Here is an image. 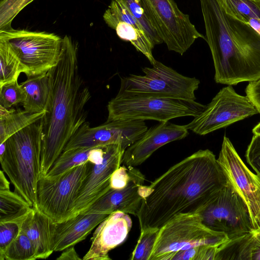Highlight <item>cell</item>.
Segmentation results:
<instances>
[{
  "mask_svg": "<svg viewBox=\"0 0 260 260\" xmlns=\"http://www.w3.org/2000/svg\"><path fill=\"white\" fill-rule=\"evenodd\" d=\"M228 180L212 151L193 153L148 186L136 215L140 230L160 229L178 214L200 213Z\"/></svg>",
  "mask_w": 260,
  "mask_h": 260,
  "instance_id": "1",
  "label": "cell"
},
{
  "mask_svg": "<svg viewBox=\"0 0 260 260\" xmlns=\"http://www.w3.org/2000/svg\"><path fill=\"white\" fill-rule=\"evenodd\" d=\"M48 74L49 97L41 118V177L47 174L70 139L86 122L85 106L91 98L79 72L78 45L70 37L62 38L59 59Z\"/></svg>",
  "mask_w": 260,
  "mask_h": 260,
  "instance_id": "2",
  "label": "cell"
},
{
  "mask_svg": "<svg viewBox=\"0 0 260 260\" xmlns=\"http://www.w3.org/2000/svg\"><path fill=\"white\" fill-rule=\"evenodd\" d=\"M199 1L215 81L235 85L259 80L260 34L229 12L223 0Z\"/></svg>",
  "mask_w": 260,
  "mask_h": 260,
  "instance_id": "3",
  "label": "cell"
},
{
  "mask_svg": "<svg viewBox=\"0 0 260 260\" xmlns=\"http://www.w3.org/2000/svg\"><path fill=\"white\" fill-rule=\"evenodd\" d=\"M5 142V151L0 156L2 170L9 178L14 191L35 207L37 185L41 176V119Z\"/></svg>",
  "mask_w": 260,
  "mask_h": 260,
  "instance_id": "4",
  "label": "cell"
},
{
  "mask_svg": "<svg viewBox=\"0 0 260 260\" xmlns=\"http://www.w3.org/2000/svg\"><path fill=\"white\" fill-rule=\"evenodd\" d=\"M152 67L142 69L144 75L121 78L117 98H157L195 101L200 81L183 76L156 60Z\"/></svg>",
  "mask_w": 260,
  "mask_h": 260,
  "instance_id": "5",
  "label": "cell"
},
{
  "mask_svg": "<svg viewBox=\"0 0 260 260\" xmlns=\"http://www.w3.org/2000/svg\"><path fill=\"white\" fill-rule=\"evenodd\" d=\"M229 240L224 234L206 227L197 214H180L162 225L149 260H169L174 253L200 245L219 246Z\"/></svg>",
  "mask_w": 260,
  "mask_h": 260,
  "instance_id": "6",
  "label": "cell"
},
{
  "mask_svg": "<svg viewBox=\"0 0 260 260\" xmlns=\"http://www.w3.org/2000/svg\"><path fill=\"white\" fill-rule=\"evenodd\" d=\"M92 165L88 161L57 175L41 177L35 208L52 222L71 218L77 193Z\"/></svg>",
  "mask_w": 260,
  "mask_h": 260,
  "instance_id": "7",
  "label": "cell"
},
{
  "mask_svg": "<svg viewBox=\"0 0 260 260\" xmlns=\"http://www.w3.org/2000/svg\"><path fill=\"white\" fill-rule=\"evenodd\" d=\"M198 214L206 227L229 240L254 231L248 206L229 178Z\"/></svg>",
  "mask_w": 260,
  "mask_h": 260,
  "instance_id": "8",
  "label": "cell"
},
{
  "mask_svg": "<svg viewBox=\"0 0 260 260\" xmlns=\"http://www.w3.org/2000/svg\"><path fill=\"white\" fill-rule=\"evenodd\" d=\"M206 105L195 101L157 98H117L107 105V120H154L168 121L173 118L198 115Z\"/></svg>",
  "mask_w": 260,
  "mask_h": 260,
  "instance_id": "9",
  "label": "cell"
},
{
  "mask_svg": "<svg viewBox=\"0 0 260 260\" xmlns=\"http://www.w3.org/2000/svg\"><path fill=\"white\" fill-rule=\"evenodd\" d=\"M20 60L27 77L47 73L57 63L62 38L53 33L13 28L0 30Z\"/></svg>",
  "mask_w": 260,
  "mask_h": 260,
  "instance_id": "10",
  "label": "cell"
},
{
  "mask_svg": "<svg viewBox=\"0 0 260 260\" xmlns=\"http://www.w3.org/2000/svg\"><path fill=\"white\" fill-rule=\"evenodd\" d=\"M159 37L170 51L183 55L199 38L205 40L174 0H140Z\"/></svg>",
  "mask_w": 260,
  "mask_h": 260,
  "instance_id": "11",
  "label": "cell"
},
{
  "mask_svg": "<svg viewBox=\"0 0 260 260\" xmlns=\"http://www.w3.org/2000/svg\"><path fill=\"white\" fill-rule=\"evenodd\" d=\"M257 113L258 111L247 95L238 94L229 85L221 89L186 126L188 130L203 136Z\"/></svg>",
  "mask_w": 260,
  "mask_h": 260,
  "instance_id": "12",
  "label": "cell"
},
{
  "mask_svg": "<svg viewBox=\"0 0 260 260\" xmlns=\"http://www.w3.org/2000/svg\"><path fill=\"white\" fill-rule=\"evenodd\" d=\"M147 129L143 120H112L95 127H91L86 121L73 135L63 151L111 144L120 145L126 149L138 140Z\"/></svg>",
  "mask_w": 260,
  "mask_h": 260,
  "instance_id": "13",
  "label": "cell"
},
{
  "mask_svg": "<svg viewBox=\"0 0 260 260\" xmlns=\"http://www.w3.org/2000/svg\"><path fill=\"white\" fill-rule=\"evenodd\" d=\"M217 159L246 203L254 231H260L259 178L249 170L225 136Z\"/></svg>",
  "mask_w": 260,
  "mask_h": 260,
  "instance_id": "14",
  "label": "cell"
},
{
  "mask_svg": "<svg viewBox=\"0 0 260 260\" xmlns=\"http://www.w3.org/2000/svg\"><path fill=\"white\" fill-rule=\"evenodd\" d=\"M125 150L119 144L105 146L103 162L92 164L81 184L71 217L87 211L111 189V176L120 167Z\"/></svg>",
  "mask_w": 260,
  "mask_h": 260,
  "instance_id": "15",
  "label": "cell"
},
{
  "mask_svg": "<svg viewBox=\"0 0 260 260\" xmlns=\"http://www.w3.org/2000/svg\"><path fill=\"white\" fill-rule=\"evenodd\" d=\"M103 19L109 27L116 31L120 39L129 42L152 65L156 61L152 54L154 46L123 0H111L104 13Z\"/></svg>",
  "mask_w": 260,
  "mask_h": 260,
  "instance_id": "16",
  "label": "cell"
},
{
  "mask_svg": "<svg viewBox=\"0 0 260 260\" xmlns=\"http://www.w3.org/2000/svg\"><path fill=\"white\" fill-rule=\"evenodd\" d=\"M188 134L186 125H178L169 121L160 122L148 128L138 140L125 149L122 163L126 167L139 166L160 147L184 139Z\"/></svg>",
  "mask_w": 260,
  "mask_h": 260,
  "instance_id": "17",
  "label": "cell"
},
{
  "mask_svg": "<svg viewBox=\"0 0 260 260\" xmlns=\"http://www.w3.org/2000/svg\"><path fill=\"white\" fill-rule=\"evenodd\" d=\"M132 226L128 214L117 211L109 214L98 226L91 244L83 260H109V252L122 244Z\"/></svg>",
  "mask_w": 260,
  "mask_h": 260,
  "instance_id": "18",
  "label": "cell"
},
{
  "mask_svg": "<svg viewBox=\"0 0 260 260\" xmlns=\"http://www.w3.org/2000/svg\"><path fill=\"white\" fill-rule=\"evenodd\" d=\"M127 168L130 179L127 185L122 189L111 188L103 197L92 205L86 212L109 215L119 211L137 215L143 199L140 189L144 183L145 176L135 167Z\"/></svg>",
  "mask_w": 260,
  "mask_h": 260,
  "instance_id": "19",
  "label": "cell"
},
{
  "mask_svg": "<svg viewBox=\"0 0 260 260\" xmlns=\"http://www.w3.org/2000/svg\"><path fill=\"white\" fill-rule=\"evenodd\" d=\"M109 215L84 212L59 222L51 223V246L61 251L84 240Z\"/></svg>",
  "mask_w": 260,
  "mask_h": 260,
  "instance_id": "20",
  "label": "cell"
},
{
  "mask_svg": "<svg viewBox=\"0 0 260 260\" xmlns=\"http://www.w3.org/2000/svg\"><path fill=\"white\" fill-rule=\"evenodd\" d=\"M50 219L32 207L21 224L23 232L33 244L37 259H46L54 251L51 246Z\"/></svg>",
  "mask_w": 260,
  "mask_h": 260,
  "instance_id": "21",
  "label": "cell"
},
{
  "mask_svg": "<svg viewBox=\"0 0 260 260\" xmlns=\"http://www.w3.org/2000/svg\"><path fill=\"white\" fill-rule=\"evenodd\" d=\"M21 86L25 94L22 103L24 110L32 113L46 112L50 93L48 72L27 77Z\"/></svg>",
  "mask_w": 260,
  "mask_h": 260,
  "instance_id": "22",
  "label": "cell"
},
{
  "mask_svg": "<svg viewBox=\"0 0 260 260\" xmlns=\"http://www.w3.org/2000/svg\"><path fill=\"white\" fill-rule=\"evenodd\" d=\"M45 112L32 113L21 109H7L0 106V143L13 135L38 121Z\"/></svg>",
  "mask_w": 260,
  "mask_h": 260,
  "instance_id": "23",
  "label": "cell"
},
{
  "mask_svg": "<svg viewBox=\"0 0 260 260\" xmlns=\"http://www.w3.org/2000/svg\"><path fill=\"white\" fill-rule=\"evenodd\" d=\"M32 208L25 200L14 191L0 190V221L25 216Z\"/></svg>",
  "mask_w": 260,
  "mask_h": 260,
  "instance_id": "24",
  "label": "cell"
},
{
  "mask_svg": "<svg viewBox=\"0 0 260 260\" xmlns=\"http://www.w3.org/2000/svg\"><path fill=\"white\" fill-rule=\"evenodd\" d=\"M225 9L260 34V8L254 0H223Z\"/></svg>",
  "mask_w": 260,
  "mask_h": 260,
  "instance_id": "25",
  "label": "cell"
},
{
  "mask_svg": "<svg viewBox=\"0 0 260 260\" xmlns=\"http://www.w3.org/2000/svg\"><path fill=\"white\" fill-rule=\"evenodd\" d=\"M23 69L8 43L0 38V86L18 80Z\"/></svg>",
  "mask_w": 260,
  "mask_h": 260,
  "instance_id": "26",
  "label": "cell"
},
{
  "mask_svg": "<svg viewBox=\"0 0 260 260\" xmlns=\"http://www.w3.org/2000/svg\"><path fill=\"white\" fill-rule=\"evenodd\" d=\"M91 149L76 148L63 151L44 176L57 175L89 161Z\"/></svg>",
  "mask_w": 260,
  "mask_h": 260,
  "instance_id": "27",
  "label": "cell"
},
{
  "mask_svg": "<svg viewBox=\"0 0 260 260\" xmlns=\"http://www.w3.org/2000/svg\"><path fill=\"white\" fill-rule=\"evenodd\" d=\"M35 248L26 235L20 230L18 236L0 256L1 260L37 259Z\"/></svg>",
  "mask_w": 260,
  "mask_h": 260,
  "instance_id": "28",
  "label": "cell"
},
{
  "mask_svg": "<svg viewBox=\"0 0 260 260\" xmlns=\"http://www.w3.org/2000/svg\"><path fill=\"white\" fill-rule=\"evenodd\" d=\"M159 229L148 228L140 230L137 243L129 258L131 260H149Z\"/></svg>",
  "mask_w": 260,
  "mask_h": 260,
  "instance_id": "29",
  "label": "cell"
},
{
  "mask_svg": "<svg viewBox=\"0 0 260 260\" xmlns=\"http://www.w3.org/2000/svg\"><path fill=\"white\" fill-rule=\"evenodd\" d=\"M133 15L142 25L153 45L163 43L154 28L140 0H123Z\"/></svg>",
  "mask_w": 260,
  "mask_h": 260,
  "instance_id": "30",
  "label": "cell"
},
{
  "mask_svg": "<svg viewBox=\"0 0 260 260\" xmlns=\"http://www.w3.org/2000/svg\"><path fill=\"white\" fill-rule=\"evenodd\" d=\"M34 0H2L0 2V30H9L14 18Z\"/></svg>",
  "mask_w": 260,
  "mask_h": 260,
  "instance_id": "31",
  "label": "cell"
},
{
  "mask_svg": "<svg viewBox=\"0 0 260 260\" xmlns=\"http://www.w3.org/2000/svg\"><path fill=\"white\" fill-rule=\"evenodd\" d=\"M218 246L200 245L173 254L169 260H215Z\"/></svg>",
  "mask_w": 260,
  "mask_h": 260,
  "instance_id": "32",
  "label": "cell"
},
{
  "mask_svg": "<svg viewBox=\"0 0 260 260\" xmlns=\"http://www.w3.org/2000/svg\"><path fill=\"white\" fill-rule=\"evenodd\" d=\"M28 214L24 216L0 221V256L19 235L21 224Z\"/></svg>",
  "mask_w": 260,
  "mask_h": 260,
  "instance_id": "33",
  "label": "cell"
},
{
  "mask_svg": "<svg viewBox=\"0 0 260 260\" xmlns=\"http://www.w3.org/2000/svg\"><path fill=\"white\" fill-rule=\"evenodd\" d=\"M25 98L24 92L18 83L14 80L0 86V106L7 109L21 103Z\"/></svg>",
  "mask_w": 260,
  "mask_h": 260,
  "instance_id": "34",
  "label": "cell"
},
{
  "mask_svg": "<svg viewBox=\"0 0 260 260\" xmlns=\"http://www.w3.org/2000/svg\"><path fill=\"white\" fill-rule=\"evenodd\" d=\"M245 157L260 179V135L254 134L246 151Z\"/></svg>",
  "mask_w": 260,
  "mask_h": 260,
  "instance_id": "35",
  "label": "cell"
},
{
  "mask_svg": "<svg viewBox=\"0 0 260 260\" xmlns=\"http://www.w3.org/2000/svg\"><path fill=\"white\" fill-rule=\"evenodd\" d=\"M130 179L128 168L123 165L116 169L111 177L110 186L112 189H119L125 187Z\"/></svg>",
  "mask_w": 260,
  "mask_h": 260,
  "instance_id": "36",
  "label": "cell"
},
{
  "mask_svg": "<svg viewBox=\"0 0 260 260\" xmlns=\"http://www.w3.org/2000/svg\"><path fill=\"white\" fill-rule=\"evenodd\" d=\"M245 92L260 113V79L255 81L249 82L246 87Z\"/></svg>",
  "mask_w": 260,
  "mask_h": 260,
  "instance_id": "37",
  "label": "cell"
},
{
  "mask_svg": "<svg viewBox=\"0 0 260 260\" xmlns=\"http://www.w3.org/2000/svg\"><path fill=\"white\" fill-rule=\"evenodd\" d=\"M105 146L91 148L88 156L89 161L93 164L102 163L104 158Z\"/></svg>",
  "mask_w": 260,
  "mask_h": 260,
  "instance_id": "38",
  "label": "cell"
},
{
  "mask_svg": "<svg viewBox=\"0 0 260 260\" xmlns=\"http://www.w3.org/2000/svg\"><path fill=\"white\" fill-rule=\"evenodd\" d=\"M251 260H260V231H254Z\"/></svg>",
  "mask_w": 260,
  "mask_h": 260,
  "instance_id": "39",
  "label": "cell"
},
{
  "mask_svg": "<svg viewBox=\"0 0 260 260\" xmlns=\"http://www.w3.org/2000/svg\"><path fill=\"white\" fill-rule=\"evenodd\" d=\"M61 254L56 258L57 260H81L76 252L74 246H71L64 250Z\"/></svg>",
  "mask_w": 260,
  "mask_h": 260,
  "instance_id": "40",
  "label": "cell"
},
{
  "mask_svg": "<svg viewBox=\"0 0 260 260\" xmlns=\"http://www.w3.org/2000/svg\"><path fill=\"white\" fill-rule=\"evenodd\" d=\"M10 189V182L6 178L3 170L0 171V190Z\"/></svg>",
  "mask_w": 260,
  "mask_h": 260,
  "instance_id": "41",
  "label": "cell"
},
{
  "mask_svg": "<svg viewBox=\"0 0 260 260\" xmlns=\"http://www.w3.org/2000/svg\"><path fill=\"white\" fill-rule=\"evenodd\" d=\"M252 133L253 134L260 135V122L252 129Z\"/></svg>",
  "mask_w": 260,
  "mask_h": 260,
  "instance_id": "42",
  "label": "cell"
},
{
  "mask_svg": "<svg viewBox=\"0 0 260 260\" xmlns=\"http://www.w3.org/2000/svg\"><path fill=\"white\" fill-rule=\"evenodd\" d=\"M254 1L260 8V0H254Z\"/></svg>",
  "mask_w": 260,
  "mask_h": 260,
  "instance_id": "43",
  "label": "cell"
}]
</instances>
